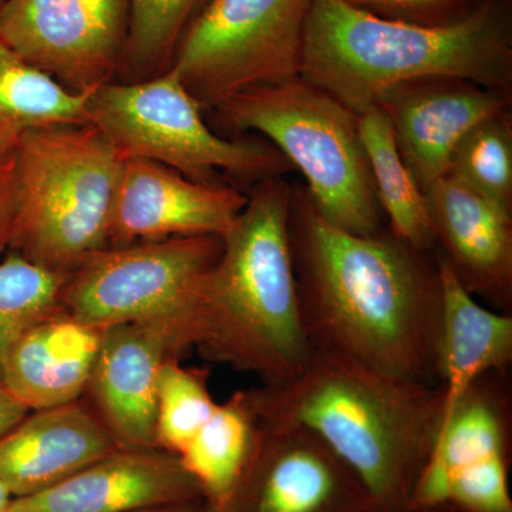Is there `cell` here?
<instances>
[{
  "label": "cell",
  "instance_id": "cell-1",
  "mask_svg": "<svg viewBox=\"0 0 512 512\" xmlns=\"http://www.w3.org/2000/svg\"><path fill=\"white\" fill-rule=\"evenodd\" d=\"M288 241L312 350L439 386L443 285L436 249L413 247L387 227L375 235L336 228L302 183H291Z\"/></svg>",
  "mask_w": 512,
  "mask_h": 512
},
{
  "label": "cell",
  "instance_id": "cell-2",
  "mask_svg": "<svg viewBox=\"0 0 512 512\" xmlns=\"http://www.w3.org/2000/svg\"><path fill=\"white\" fill-rule=\"evenodd\" d=\"M256 419L315 433L365 484L379 512H409L443 417L440 386L315 352L284 383L245 390Z\"/></svg>",
  "mask_w": 512,
  "mask_h": 512
},
{
  "label": "cell",
  "instance_id": "cell-3",
  "mask_svg": "<svg viewBox=\"0 0 512 512\" xmlns=\"http://www.w3.org/2000/svg\"><path fill=\"white\" fill-rule=\"evenodd\" d=\"M289 195L286 177L254 185L222 237L192 318V349L265 386L291 380L312 355L289 249Z\"/></svg>",
  "mask_w": 512,
  "mask_h": 512
},
{
  "label": "cell",
  "instance_id": "cell-4",
  "mask_svg": "<svg viewBox=\"0 0 512 512\" xmlns=\"http://www.w3.org/2000/svg\"><path fill=\"white\" fill-rule=\"evenodd\" d=\"M357 116L397 84L453 76L512 93V0L450 28L390 22L346 0H312L301 73Z\"/></svg>",
  "mask_w": 512,
  "mask_h": 512
},
{
  "label": "cell",
  "instance_id": "cell-5",
  "mask_svg": "<svg viewBox=\"0 0 512 512\" xmlns=\"http://www.w3.org/2000/svg\"><path fill=\"white\" fill-rule=\"evenodd\" d=\"M124 158L93 124L25 134L15 147L10 252L67 278L109 247Z\"/></svg>",
  "mask_w": 512,
  "mask_h": 512
},
{
  "label": "cell",
  "instance_id": "cell-6",
  "mask_svg": "<svg viewBox=\"0 0 512 512\" xmlns=\"http://www.w3.org/2000/svg\"><path fill=\"white\" fill-rule=\"evenodd\" d=\"M227 134L256 133L295 170L319 214L355 235L387 227L359 134V116L301 76L234 94L210 110Z\"/></svg>",
  "mask_w": 512,
  "mask_h": 512
},
{
  "label": "cell",
  "instance_id": "cell-7",
  "mask_svg": "<svg viewBox=\"0 0 512 512\" xmlns=\"http://www.w3.org/2000/svg\"><path fill=\"white\" fill-rule=\"evenodd\" d=\"M202 111L168 67L148 79L101 84L90 96L89 123L124 160L154 161L201 183H221L225 173L258 184L295 170L265 138L221 136Z\"/></svg>",
  "mask_w": 512,
  "mask_h": 512
},
{
  "label": "cell",
  "instance_id": "cell-8",
  "mask_svg": "<svg viewBox=\"0 0 512 512\" xmlns=\"http://www.w3.org/2000/svg\"><path fill=\"white\" fill-rule=\"evenodd\" d=\"M312 0H211L170 67L202 109L301 73Z\"/></svg>",
  "mask_w": 512,
  "mask_h": 512
},
{
  "label": "cell",
  "instance_id": "cell-9",
  "mask_svg": "<svg viewBox=\"0 0 512 512\" xmlns=\"http://www.w3.org/2000/svg\"><path fill=\"white\" fill-rule=\"evenodd\" d=\"M222 238L174 237L107 247L64 279L60 308L104 330L154 319L190 329L205 275L220 258Z\"/></svg>",
  "mask_w": 512,
  "mask_h": 512
},
{
  "label": "cell",
  "instance_id": "cell-10",
  "mask_svg": "<svg viewBox=\"0 0 512 512\" xmlns=\"http://www.w3.org/2000/svg\"><path fill=\"white\" fill-rule=\"evenodd\" d=\"M131 0H5L0 39L72 92H89L120 69Z\"/></svg>",
  "mask_w": 512,
  "mask_h": 512
},
{
  "label": "cell",
  "instance_id": "cell-11",
  "mask_svg": "<svg viewBox=\"0 0 512 512\" xmlns=\"http://www.w3.org/2000/svg\"><path fill=\"white\" fill-rule=\"evenodd\" d=\"M258 421L254 447L225 512H379L348 464L296 424Z\"/></svg>",
  "mask_w": 512,
  "mask_h": 512
},
{
  "label": "cell",
  "instance_id": "cell-12",
  "mask_svg": "<svg viewBox=\"0 0 512 512\" xmlns=\"http://www.w3.org/2000/svg\"><path fill=\"white\" fill-rule=\"evenodd\" d=\"M191 349L190 329L181 320H146L104 330L84 394L117 447H157L158 377L168 359H180Z\"/></svg>",
  "mask_w": 512,
  "mask_h": 512
},
{
  "label": "cell",
  "instance_id": "cell-13",
  "mask_svg": "<svg viewBox=\"0 0 512 512\" xmlns=\"http://www.w3.org/2000/svg\"><path fill=\"white\" fill-rule=\"evenodd\" d=\"M375 106L392 124L397 148L421 191L446 177L451 154L481 121L512 109V93L453 76L397 84Z\"/></svg>",
  "mask_w": 512,
  "mask_h": 512
},
{
  "label": "cell",
  "instance_id": "cell-14",
  "mask_svg": "<svg viewBox=\"0 0 512 512\" xmlns=\"http://www.w3.org/2000/svg\"><path fill=\"white\" fill-rule=\"evenodd\" d=\"M248 195L201 183L154 161L124 160L109 247L174 237H224Z\"/></svg>",
  "mask_w": 512,
  "mask_h": 512
},
{
  "label": "cell",
  "instance_id": "cell-15",
  "mask_svg": "<svg viewBox=\"0 0 512 512\" xmlns=\"http://www.w3.org/2000/svg\"><path fill=\"white\" fill-rule=\"evenodd\" d=\"M205 500L180 458L160 447L116 448L62 483L12 498L5 512H134Z\"/></svg>",
  "mask_w": 512,
  "mask_h": 512
},
{
  "label": "cell",
  "instance_id": "cell-16",
  "mask_svg": "<svg viewBox=\"0 0 512 512\" xmlns=\"http://www.w3.org/2000/svg\"><path fill=\"white\" fill-rule=\"evenodd\" d=\"M436 251L468 293L488 308L512 312V217L440 178L426 191Z\"/></svg>",
  "mask_w": 512,
  "mask_h": 512
},
{
  "label": "cell",
  "instance_id": "cell-17",
  "mask_svg": "<svg viewBox=\"0 0 512 512\" xmlns=\"http://www.w3.org/2000/svg\"><path fill=\"white\" fill-rule=\"evenodd\" d=\"M116 448L99 417L83 403L29 412L0 437V484L12 498L28 497L62 483Z\"/></svg>",
  "mask_w": 512,
  "mask_h": 512
},
{
  "label": "cell",
  "instance_id": "cell-18",
  "mask_svg": "<svg viewBox=\"0 0 512 512\" xmlns=\"http://www.w3.org/2000/svg\"><path fill=\"white\" fill-rule=\"evenodd\" d=\"M101 339V330L60 309L20 336L6 357L0 384L29 412L79 402Z\"/></svg>",
  "mask_w": 512,
  "mask_h": 512
},
{
  "label": "cell",
  "instance_id": "cell-19",
  "mask_svg": "<svg viewBox=\"0 0 512 512\" xmlns=\"http://www.w3.org/2000/svg\"><path fill=\"white\" fill-rule=\"evenodd\" d=\"M507 376L485 375L461 397L414 485L409 512L443 507L454 477L490 458L510 456L511 394Z\"/></svg>",
  "mask_w": 512,
  "mask_h": 512
},
{
  "label": "cell",
  "instance_id": "cell-20",
  "mask_svg": "<svg viewBox=\"0 0 512 512\" xmlns=\"http://www.w3.org/2000/svg\"><path fill=\"white\" fill-rule=\"evenodd\" d=\"M436 256L443 285L437 357V375L443 392L441 431L461 397L477 380L490 373L510 370L512 315L478 302L454 278L437 252Z\"/></svg>",
  "mask_w": 512,
  "mask_h": 512
},
{
  "label": "cell",
  "instance_id": "cell-21",
  "mask_svg": "<svg viewBox=\"0 0 512 512\" xmlns=\"http://www.w3.org/2000/svg\"><path fill=\"white\" fill-rule=\"evenodd\" d=\"M93 90L72 92L0 39V148L15 150L29 131L89 123Z\"/></svg>",
  "mask_w": 512,
  "mask_h": 512
},
{
  "label": "cell",
  "instance_id": "cell-22",
  "mask_svg": "<svg viewBox=\"0 0 512 512\" xmlns=\"http://www.w3.org/2000/svg\"><path fill=\"white\" fill-rule=\"evenodd\" d=\"M359 134L387 228L413 247L434 251L436 238L426 194L404 164L386 114L377 106L360 114Z\"/></svg>",
  "mask_w": 512,
  "mask_h": 512
},
{
  "label": "cell",
  "instance_id": "cell-23",
  "mask_svg": "<svg viewBox=\"0 0 512 512\" xmlns=\"http://www.w3.org/2000/svg\"><path fill=\"white\" fill-rule=\"evenodd\" d=\"M256 431L258 421L247 394L237 392L217 404L210 419L178 454L207 503L225 508L231 500L251 456Z\"/></svg>",
  "mask_w": 512,
  "mask_h": 512
},
{
  "label": "cell",
  "instance_id": "cell-24",
  "mask_svg": "<svg viewBox=\"0 0 512 512\" xmlns=\"http://www.w3.org/2000/svg\"><path fill=\"white\" fill-rule=\"evenodd\" d=\"M447 175L512 217V109L481 121L458 141Z\"/></svg>",
  "mask_w": 512,
  "mask_h": 512
},
{
  "label": "cell",
  "instance_id": "cell-25",
  "mask_svg": "<svg viewBox=\"0 0 512 512\" xmlns=\"http://www.w3.org/2000/svg\"><path fill=\"white\" fill-rule=\"evenodd\" d=\"M211 0H131L130 26L121 66L147 79L170 67L184 33Z\"/></svg>",
  "mask_w": 512,
  "mask_h": 512
},
{
  "label": "cell",
  "instance_id": "cell-26",
  "mask_svg": "<svg viewBox=\"0 0 512 512\" xmlns=\"http://www.w3.org/2000/svg\"><path fill=\"white\" fill-rule=\"evenodd\" d=\"M64 279L15 252L0 259V383L6 357L20 336L62 309Z\"/></svg>",
  "mask_w": 512,
  "mask_h": 512
},
{
  "label": "cell",
  "instance_id": "cell-27",
  "mask_svg": "<svg viewBox=\"0 0 512 512\" xmlns=\"http://www.w3.org/2000/svg\"><path fill=\"white\" fill-rule=\"evenodd\" d=\"M205 376L200 370L185 369L178 357L164 363L157 386V447L178 456L210 419L218 403Z\"/></svg>",
  "mask_w": 512,
  "mask_h": 512
},
{
  "label": "cell",
  "instance_id": "cell-28",
  "mask_svg": "<svg viewBox=\"0 0 512 512\" xmlns=\"http://www.w3.org/2000/svg\"><path fill=\"white\" fill-rule=\"evenodd\" d=\"M508 457L490 458L454 477L443 507L458 512H512Z\"/></svg>",
  "mask_w": 512,
  "mask_h": 512
},
{
  "label": "cell",
  "instance_id": "cell-29",
  "mask_svg": "<svg viewBox=\"0 0 512 512\" xmlns=\"http://www.w3.org/2000/svg\"><path fill=\"white\" fill-rule=\"evenodd\" d=\"M353 8L421 28H450L473 18L493 0H346Z\"/></svg>",
  "mask_w": 512,
  "mask_h": 512
},
{
  "label": "cell",
  "instance_id": "cell-30",
  "mask_svg": "<svg viewBox=\"0 0 512 512\" xmlns=\"http://www.w3.org/2000/svg\"><path fill=\"white\" fill-rule=\"evenodd\" d=\"M15 225V150L0 148V259L9 251Z\"/></svg>",
  "mask_w": 512,
  "mask_h": 512
},
{
  "label": "cell",
  "instance_id": "cell-31",
  "mask_svg": "<svg viewBox=\"0 0 512 512\" xmlns=\"http://www.w3.org/2000/svg\"><path fill=\"white\" fill-rule=\"evenodd\" d=\"M28 413L29 410L0 386V437L5 436Z\"/></svg>",
  "mask_w": 512,
  "mask_h": 512
},
{
  "label": "cell",
  "instance_id": "cell-32",
  "mask_svg": "<svg viewBox=\"0 0 512 512\" xmlns=\"http://www.w3.org/2000/svg\"><path fill=\"white\" fill-rule=\"evenodd\" d=\"M207 500L187 501V503L158 505V507L144 508L134 512H204Z\"/></svg>",
  "mask_w": 512,
  "mask_h": 512
},
{
  "label": "cell",
  "instance_id": "cell-33",
  "mask_svg": "<svg viewBox=\"0 0 512 512\" xmlns=\"http://www.w3.org/2000/svg\"><path fill=\"white\" fill-rule=\"evenodd\" d=\"M10 500H12V495L6 490L5 485L0 484V512H5Z\"/></svg>",
  "mask_w": 512,
  "mask_h": 512
},
{
  "label": "cell",
  "instance_id": "cell-34",
  "mask_svg": "<svg viewBox=\"0 0 512 512\" xmlns=\"http://www.w3.org/2000/svg\"><path fill=\"white\" fill-rule=\"evenodd\" d=\"M410 512H458L450 507H433V508H421V510H413Z\"/></svg>",
  "mask_w": 512,
  "mask_h": 512
},
{
  "label": "cell",
  "instance_id": "cell-35",
  "mask_svg": "<svg viewBox=\"0 0 512 512\" xmlns=\"http://www.w3.org/2000/svg\"><path fill=\"white\" fill-rule=\"evenodd\" d=\"M204 512H225L222 508L217 507V505L207 503V507H205Z\"/></svg>",
  "mask_w": 512,
  "mask_h": 512
},
{
  "label": "cell",
  "instance_id": "cell-36",
  "mask_svg": "<svg viewBox=\"0 0 512 512\" xmlns=\"http://www.w3.org/2000/svg\"><path fill=\"white\" fill-rule=\"evenodd\" d=\"M3 2H5V0H0V6H2Z\"/></svg>",
  "mask_w": 512,
  "mask_h": 512
}]
</instances>
